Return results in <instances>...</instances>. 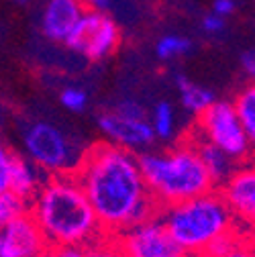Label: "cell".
<instances>
[{
    "mask_svg": "<svg viewBox=\"0 0 255 257\" xmlns=\"http://www.w3.org/2000/svg\"><path fill=\"white\" fill-rule=\"evenodd\" d=\"M74 176L96 214L102 233L120 235L159 214L141 176L139 159L131 151L110 143H96L84 151Z\"/></svg>",
    "mask_w": 255,
    "mask_h": 257,
    "instance_id": "cell-1",
    "label": "cell"
},
{
    "mask_svg": "<svg viewBox=\"0 0 255 257\" xmlns=\"http://www.w3.org/2000/svg\"><path fill=\"white\" fill-rule=\"evenodd\" d=\"M29 214L41 229L47 247H86L102 235L84 190L74 174L49 176L29 202Z\"/></svg>",
    "mask_w": 255,
    "mask_h": 257,
    "instance_id": "cell-2",
    "label": "cell"
},
{
    "mask_svg": "<svg viewBox=\"0 0 255 257\" xmlns=\"http://www.w3.org/2000/svg\"><path fill=\"white\" fill-rule=\"evenodd\" d=\"M137 159L149 196L159 210L216 190L200 162L192 137L172 149L143 151Z\"/></svg>",
    "mask_w": 255,
    "mask_h": 257,
    "instance_id": "cell-3",
    "label": "cell"
},
{
    "mask_svg": "<svg viewBox=\"0 0 255 257\" xmlns=\"http://www.w3.org/2000/svg\"><path fill=\"white\" fill-rule=\"evenodd\" d=\"M159 218L178 251L190 257H202L214 239L241 229L218 190L166 206Z\"/></svg>",
    "mask_w": 255,
    "mask_h": 257,
    "instance_id": "cell-4",
    "label": "cell"
},
{
    "mask_svg": "<svg viewBox=\"0 0 255 257\" xmlns=\"http://www.w3.org/2000/svg\"><path fill=\"white\" fill-rule=\"evenodd\" d=\"M23 145L29 162L35 164L45 176L74 174L84 155L78 141L47 120H37L27 126Z\"/></svg>",
    "mask_w": 255,
    "mask_h": 257,
    "instance_id": "cell-5",
    "label": "cell"
},
{
    "mask_svg": "<svg viewBox=\"0 0 255 257\" xmlns=\"http://www.w3.org/2000/svg\"><path fill=\"white\" fill-rule=\"evenodd\" d=\"M196 118L198 120H196V128L192 137L218 147L239 166H245L251 159L253 139L247 137L231 102L214 100Z\"/></svg>",
    "mask_w": 255,
    "mask_h": 257,
    "instance_id": "cell-6",
    "label": "cell"
},
{
    "mask_svg": "<svg viewBox=\"0 0 255 257\" xmlns=\"http://www.w3.org/2000/svg\"><path fill=\"white\" fill-rule=\"evenodd\" d=\"M98 128L104 135L106 143L131 151L135 155L149 151V147L155 143L147 110L141 102L133 98L120 100L110 110L102 112L98 116Z\"/></svg>",
    "mask_w": 255,
    "mask_h": 257,
    "instance_id": "cell-7",
    "label": "cell"
},
{
    "mask_svg": "<svg viewBox=\"0 0 255 257\" xmlns=\"http://www.w3.org/2000/svg\"><path fill=\"white\" fill-rule=\"evenodd\" d=\"M66 45L90 61H102L118 49L120 29L110 15L86 11L66 39Z\"/></svg>",
    "mask_w": 255,
    "mask_h": 257,
    "instance_id": "cell-8",
    "label": "cell"
},
{
    "mask_svg": "<svg viewBox=\"0 0 255 257\" xmlns=\"http://www.w3.org/2000/svg\"><path fill=\"white\" fill-rule=\"evenodd\" d=\"M124 257H176L180 255L178 247L170 239L162 218L153 216L145 222L126 229L116 235Z\"/></svg>",
    "mask_w": 255,
    "mask_h": 257,
    "instance_id": "cell-9",
    "label": "cell"
},
{
    "mask_svg": "<svg viewBox=\"0 0 255 257\" xmlns=\"http://www.w3.org/2000/svg\"><path fill=\"white\" fill-rule=\"evenodd\" d=\"M216 190L220 192L222 200L227 202L239 227L245 233H251L253 220H255V172L253 168L239 166L235 174Z\"/></svg>",
    "mask_w": 255,
    "mask_h": 257,
    "instance_id": "cell-10",
    "label": "cell"
},
{
    "mask_svg": "<svg viewBox=\"0 0 255 257\" xmlns=\"http://www.w3.org/2000/svg\"><path fill=\"white\" fill-rule=\"evenodd\" d=\"M88 9L82 0H47L41 11V33L55 43H66Z\"/></svg>",
    "mask_w": 255,
    "mask_h": 257,
    "instance_id": "cell-11",
    "label": "cell"
},
{
    "mask_svg": "<svg viewBox=\"0 0 255 257\" xmlns=\"http://www.w3.org/2000/svg\"><path fill=\"white\" fill-rule=\"evenodd\" d=\"M9 253L13 257H39L43 255L49 247L47 241L37 227V222L33 220L29 212L13 220L9 227L0 233Z\"/></svg>",
    "mask_w": 255,
    "mask_h": 257,
    "instance_id": "cell-12",
    "label": "cell"
},
{
    "mask_svg": "<svg viewBox=\"0 0 255 257\" xmlns=\"http://www.w3.org/2000/svg\"><path fill=\"white\" fill-rule=\"evenodd\" d=\"M47 178L49 176H45L35 164H31L29 159L15 155L13 170H11V192L13 194L31 202L33 196L41 190V186L45 184Z\"/></svg>",
    "mask_w": 255,
    "mask_h": 257,
    "instance_id": "cell-13",
    "label": "cell"
},
{
    "mask_svg": "<svg viewBox=\"0 0 255 257\" xmlns=\"http://www.w3.org/2000/svg\"><path fill=\"white\" fill-rule=\"evenodd\" d=\"M194 143H196V149H198V155H200V162L212 182L214 188H220L222 184H225L233 174L235 170L239 168L237 162H233V159L225 153V151H220L218 147L206 143V141H200L196 137H192Z\"/></svg>",
    "mask_w": 255,
    "mask_h": 257,
    "instance_id": "cell-14",
    "label": "cell"
},
{
    "mask_svg": "<svg viewBox=\"0 0 255 257\" xmlns=\"http://www.w3.org/2000/svg\"><path fill=\"white\" fill-rule=\"evenodd\" d=\"M176 84H178V90H180V100H182V106L190 112V114H200L204 112L214 100H216V94L202 86V84H196L192 80H188L184 74H178L176 76Z\"/></svg>",
    "mask_w": 255,
    "mask_h": 257,
    "instance_id": "cell-15",
    "label": "cell"
},
{
    "mask_svg": "<svg viewBox=\"0 0 255 257\" xmlns=\"http://www.w3.org/2000/svg\"><path fill=\"white\" fill-rule=\"evenodd\" d=\"M149 118V124H151V131L155 135V141H172L176 137V108L172 106V102L168 100H162L157 102L151 110V116Z\"/></svg>",
    "mask_w": 255,
    "mask_h": 257,
    "instance_id": "cell-16",
    "label": "cell"
},
{
    "mask_svg": "<svg viewBox=\"0 0 255 257\" xmlns=\"http://www.w3.org/2000/svg\"><path fill=\"white\" fill-rule=\"evenodd\" d=\"M231 104H233V110H235L241 126L245 128L247 137L255 139V88L247 86L245 90H241Z\"/></svg>",
    "mask_w": 255,
    "mask_h": 257,
    "instance_id": "cell-17",
    "label": "cell"
},
{
    "mask_svg": "<svg viewBox=\"0 0 255 257\" xmlns=\"http://www.w3.org/2000/svg\"><path fill=\"white\" fill-rule=\"evenodd\" d=\"M29 212V202L19 198L13 192L0 194V233H3L13 220Z\"/></svg>",
    "mask_w": 255,
    "mask_h": 257,
    "instance_id": "cell-18",
    "label": "cell"
},
{
    "mask_svg": "<svg viewBox=\"0 0 255 257\" xmlns=\"http://www.w3.org/2000/svg\"><path fill=\"white\" fill-rule=\"evenodd\" d=\"M190 49H192V41H190L188 37H182V35H164L155 45V53L162 61L182 57Z\"/></svg>",
    "mask_w": 255,
    "mask_h": 257,
    "instance_id": "cell-19",
    "label": "cell"
},
{
    "mask_svg": "<svg viewBox=\"0 0 255 257\" xmlns=\"http://www.w3.org/2000/svg\"><path fill=\"white\" fill-rule=\"evenodd\" d=\"M84 249H86L88 257H124L120 243H118V237L108 235V233H102L92 243H88Z\"/></svg>",
    "mask_w": 255,
    "mask_h": 257,
    "instance_id": "cell-20",
    "label": "cell"
},
{
    "mask_svg": "<svg viewBox=\"0 0 255 257\" xmlns=\"http://www.w3.org/2000/svg\"><path fill=\"white\" fill-rule=\"evenodd\" d=\"M59 102L63 108H68L70 112H84L88 106V94L82 88L68 86L59 92Z\"/></svg>",
    "mask_w": 255,
    "mask_h": 257,
    "instance_id": "cell-21",
    "label": "cell"
},
{
    "mask_svg": "<svg viewBox=\"0 0 255 257\" xmlns=\"http://www.w3.org/2000/svg\"><path fill=\"white\" fill-rule=\"evenodd\" d=\"M15 162V153L0 143V194L11 192V170Z\"/></svg>",
    "mask_w": 255,
    "mask_h": 257,
    "instance_id": "cell-22",
    "label": "cell"
},
{
    "mask_svg": "<svg viewBox=\"0 0 255 257\" xmlns=\"http://www.w3.org/2000/svg\"><path fill=\"white\" fill-rule=\"evenodd\" d=\"M202 29H204V33L208 35H220L222 31L227 29V19H222L214 13H208L204 19H202Z\"/></svg>",
    "mask_w": 255,
    "mask_h": 257,
    "instance_id": "cell-23",
    "label": "cell"
},
{
    "mask_svg": "<svg viewBox=\"0 0 255 257\" xmlns=\"http://www.w3.org/2000/svg\"><path fill=\"white\" fill-rule=\"evenodd\" d=\"M220 257H255V251H253V241H251V235L245 237L243 241H239L229 253L220 255Z\"/></svg>",
    "mask_w": 255,
    "mask_h": 257,
    "instance_id": "cell-24",
    "label": "cell"
},
{
    "mask_svg": "<svg viewBox=\"0 0 255 257\" xmlns=\"http://www.w3.org/2000/svg\"><path fill=\"white\" fill-rule=\"evenodd\" d=\"M235 9H237V0H212V11L210 13L227 19L235 13Z\"/></svg>",
    "mask_w": 255,
    "mask_h": 257,
    "instance_id": "cell-25",
    "label": "cell"
},
{
    "mask_svg": "<svg viewBox=\"0 0 255 257\" xmlns=\"http://www.w3.org/2000/svg\"><path fill=\"white\" fill-rule=\"evenodd\" d=\"M241 68H243V72H245L249 78L255 76V51H253V49H245V51L241 53Z\"/></svg>",
    "mask_w": 255,
    "mask_h": 257,
    "instance_id": "cell-26",
    "label": "cell"
},
{
    "mask_svg": "<svg viewBox=\"0 0 255 257\" xmlns=\"http://www.w3.org/2000/svg\"><path fill=\"white\" fill-rule=\"evenodd\" d=\"M55 257H88L84 247H59L53 249Z\"/></svg>",
    "mask_w": 255,
    "mask_h": 257,
    "instance_id": "cell-27",
    "label": "cell"
},
{
    "mask_svg": "<svg viewBox=\"0 0 255 257\" xmlns=\"http://www.w3.org/2000/svg\"><path fill=\"white\" fill-rule=\"evenodd\" d=\"M84 7L88 11H100V13H106L112 5V0H82Z\"/></svg>",
    "mask_w": 255,
    "mask_h": 257,
    "instance_id": "cell-28",
    "label": "cell"
},
{
    "mask_svg": "<svg viewBox=\"0 0 255 257\" xmlns=\"http://www.w3.org/2000/svg\"><path fill=\"white\" fill-rule=\"evenodd\" d=\"M0 257H13V255L9 253V249H7L5 241H3V237H0Z\"/></svg>",
    "mask_w": 255,
    "mask_h": 257,
    "instance_id": "cell-29",
    "label": "cell"
},
{
    "mask_svg": "<svg viewBox=\"0 0 255 257\" xmlns=\"http://www.w3.org/2000/svg\"><path fill=\"white\" fill-rule=\"evenodd\" d=\"M39 257H55V253H53V249H47L43 255H39Z\"/></svg>",
    "mask_w": 255,
    "mask_h": 257,
    "instance_id": "cell-30",
    "label": "cell"
},
{
    "mask_svg": "<svg viewBox=\"0 0 255 257\" xmlns=\"http://www.w3.org/2000/svg\"><path fill=\"white\" fill-rule=\"evenodd\" d=\"M15 3H19V5H25V3H27V0H15Z\"/></svg>",
    "mask_w": 255,
    "mask_h": 257,
    "instance_id": "cell-31",
    "label": "cell"
},
{
    "mask_svg": "<svg viewBox=\"0 0 255 257\" xmlns=\"http://www.w3.org/2000/svg\"><path fill=\"white\" fill-rule=\"evenodd\" d=\"M176 257H190V255H184V253H180V255H176Z\"/></svg>",
    "mask_w": 255,
    "mask_h": 257,
    "instance_id": "cell-32",
    "label": "cell"
}]
</instances>
